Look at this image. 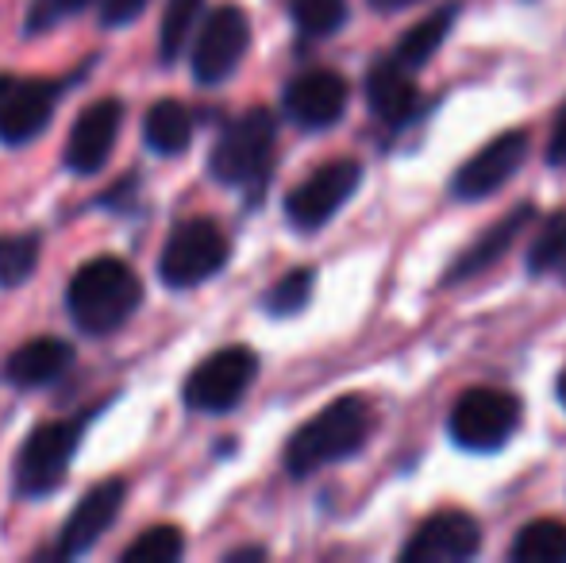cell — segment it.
Wrapping results in <instances>:
<instances>
[{
    "label": "cell",
    "instance_id": "1",
    "mask_svg": "<svg viewBox=\"0 0 566 563\" xmlns=\"http://www.w3.org/2000/svg\"><path fill=\"white\" fill-rule=\"evenodd\" d=\"M143 305V282L124 259L97 256L82 263L66 282V313L77 332L105 340L124 329Z\"/></svg>",
    "mask_w": 566,
    "mask_h": 563
},
{
    "label": "cell",
    "instance_id": "2",
    "mask_svg": "<svg viewBox=\"0 0 566 563\" xmlns=\"http://www.w3.org/2000/svg\"><path fill=\"white\" fill-rule=\"evenodd\" d=\"M105 406H90L74 417H54L35 425L12 459V498L15 502H43L59 494L70 479V467L77 459V448L85 440V428L101 417Z\"/></svg>",
    "mask_w": 566,
    "mask_h": 563
},
{
    "label": "cell",
    "instance_id": "3",
    "mask_svg": "<svg viewBox=\"0 0 566 563\" xmlns=\"http://www.w3.org/2000/svg\"><path fill=\"white\" fill-rule=\"evenodd\" d=\"M374 428V417H370V406L366 398L358 394H347V398H336L297 428L285 444V471L293 479H308V475L324 471L328 463H339V459L355 456L363 451L366 436Z\"/></svg>",
    "mask_w": 566,
    "mask_h": 563
},
{
    "label": "cell",
    "instance_id": "4",
    "mask_svg": "<svg viewBox=\"0 0 566 563\" xmlns=\"http://www.w3.org/2000/svg\"><path fill=\"white\" fill-rule=\"evenodd\" d=\"M274 147H277V116L270 108L254 105L247 113L231 116L220 128L209 150V174L228 189L259 197L262 186L274 174Z\"/></svg>",
    "mask_w": 566,
    "mask_h": 563
},
{
    "label": "cell",
    "instance_id": "5",
    "mask_svg": "<svg viewBox=\"0 0 566 563\" xmlns=\"http://www.w3.org/2000/svg\"><path fill=\"white\" fill-rule=\"evenodd\" d=\"M90 59L66 77H15L0 74V147H23L35 143L51 128L54 113H59L62 97L74 90L77 82L90 77Z\"/></svg>",
    "mask_w": 566,
    "mask_h": 563
},
{
    "label": "cell",
    "instance_id": "6",
    "mask_svg": "<svg viewBox=\"0 0 566 563\" xmlns=\"http://www.w3.org/2000/svg\"><path fill=\"white\" fill-rule=\"evenodd\" d=\"M231 259V243L224 228L209 217H189L170 228L163 251H158V279L166 290H197L217 279Z\"/></svg>",
    "mask_w": 566,
    "mask_h": 563
},
{
    "label": "cell",
    "instance_id": "7",
    "mask_svg": "<svg viewBox=\"0 0 566 563\" xmlns=\"http://www.w3.org/2000/svg\"><path fill=\"white\" fill-rule=\"evenodd\" d=\"M254 378H259V355L247 344H228L220 352L205 355L189 371L186 386H181V402H186L189 414H209V417L231 414L247 398Z\"/></svg>",
    "mask_w": 566,
    "mask_h": 563
},
{
    "label": "cell",
    "instance_id": "8",
    "mask_svg": "<svg viewBox=\"0 0 566 563\" xmlns=\"http://www.w3.org/2000/svg\"><path fill=\"white\" fill-rule=\"evenodd\" d=\"M521 398L497 386H474L451 409V440L470 451H497L521 428Z\"/></svg>",
    "mask_w": 566,
    "mask_h": 563
},
{
    "label": "cell",
    "instance_id": "9",
    "mask_svg": "<svg viewBox=\"0 0 566 563\" xmlns=\"http://www.w3.org/2000/svg\"><path fill=\"white\" fill-rule=\"evenodd\" d=\"M251 51V15L239 4H217L197 28L189 70L197 85H224Z\"/></svg>",
    "mask_w": 566,
    "mask_h": 563
},
{
    "label": "cell",
    "instance_id": "10",
    "mask_svg": "<svg viewBox=\"0 0 566 563\" xmlns=\"http://www.w3.org/2000/svg\"><path fill=\"white\" fill-rule=\"evenodd\" d=\"M127 502V482L124 479H101L77 498V505L70 510V518L62 521L59 541L51 544L39 556H54V560H82L105 541V533L119 521Z\"/></svg>",
    "mask_w": 566,
    "mask_h": 563
},
{
    "label": "cell",
    "instance_id": "11",
    "mask_svg": "<svg viewBox=\"0 0 566 563\" xmlns=\"http://www.w3.org/2000/svg\"><path fill=\"white\" fill-rule=\"evenodd\" d=\"M358 181H363V166L355 158H332L321 170L308 174L301 186L290 189V197H285V220L297 232H321L343 205L355 197Z\"/></svg>",
    "mask_w": 566,
    "mask_h": 563
},
{
    "label": "cell",
    "instance_id": "12",
    "mask_svg": "<svg viewBox=\"0 0 566 563\" xmlns=\"http://www.w3.org/2000/svg\"><path fill=\"white\" fill-rule=\"evenodd\" d=\"M124 116L127 105L119 97H101L93 105H85L70 124L66 143H62V166L74 178H90V174L105 170L119 139V128H124Z\"/></svg>",
    "mask_w": 566,
    "mask_h": 563
},
{
    "label": "cell",
    "instance_id": "13",
    "mask_svg": "<svg viewBox=\"0 0 566 563\" xmlns=\"http://www.w3.org/2000/svg\"><path fill=\"white\" fill-rule=\"evenodd\" d=\"M282 108L297 128L324 132L339 124L343 113H347V82H343V74L324 66L301 70L282 90Z\"/></svg>",
    "mask_w": 566,
    "mask_h": 563
},
{
    "label": "cell",
    "instance_id": "14",
    "mask_svg": "<svg viewBox=\"0 0 566 563\" xmlns=\"http://www.w3.org/2000/svg\"><path fill=\"white\" fill-rule=\"evenodd\" d=\"M482 552V525L462 510H440L409 536L401 563H467Z\"/></svg>",
    "mask_w": 566,
    "mask_h": 563
},
{
    "label": "cell",
    "instance_id": "15",
    "mask_svg": "<svg viewBox=\"0 0 566 563\" xmlns=\"http://www.w3.org/2000/svg\"><path fill=\"white\" fill-rule=\"evenodd\" d=\"M528 158V136L524 132H505V136L490 139L478 155H470L459 166L451 189L459 201H482V197L497 194Z\"/></svg>",
    "mask_w": 566,
    "mask_h": 563
},
{
    "label": "cell",
    "instance_id": "16",
    "mask_svg": "<svg viewBox=\"0 0 566 563\" xmlns=\"http://www.w3.org/2000/svg\"><path fill=\"white\" fill-rule=\"evenodd\" d=\"M77 347L62 336H35L23 340L4 363H0V383L12 386V390H46V386L62 383V378L74 371Z\"/></svg>",
    "mask_w": 566,
    "mask_h": 563
},
{
    "label": "cell",
    "instance_id": "17",
    "mask_svg": "<svg viewBox=\"0 0 566 563\" xmlns=\"http://www.w3.org/2000/svg\"><path fill=\"white\" fill-rule=\"evenodd\" d=\"M366 101H370L374 116L389 128H401L420 105V85L417 70H409L405 62H397L394 54L378 59L366 74Z\"/></svg>",
    "mask_w": 566,
    "mask_h": 563
},
{
    "label": "cell",
    "instance_id": "18",
    "mask_svg": "<svg viewBox=\"0 0 566 563\" xmlns=\"http://www.w3.org/2000/svg\"><path fill=\"white\" fill-rule=\"evenodd\" d=\"M197 113L178 97H158L143 116V147L158 158H178L193 147Z\"/></svg>",
    "mask_w": 566,
    "mask_h": 563
},
{
    "label": "cell",
    "instance_id": "19",
    "mask_svg": "<svg viewBox=\"0 0 566 563\" xmlns=\"http://www.w3.org/2000/svg\"><path fill=\"white\" fill-rule=\"evenodd\" d=\"M528 220H536V209H532V205H521V209H513L505 220H497L490 232L478 236V243H470V248L462 251L459 263H454L451 271H448V282L470 279V274H482L485 267L497 263V259L516 243V236L528 228Z\"/></svg>",
    "mask_w": 566,
    "mask_h": 563
},
{
    "label": "cell",
    "instance_id": "20",
    "mask_svg": "<svg viewBox=\"0 0 566 563\" xmlns=\"http://www.w3.org/2000/svg\"><path fill=\"white\" fill-rule=\"evenodd\" d=\"M205 0H166L163 23H158V62L174 66L186 54V46L193 43V31L201 23Z\"/></svg>",
    "mask_w": 566,
    "mask_h": 563
},
{
    "label": "cell",
    "instance_id": "21",
    "mask_svg": "<svg viewBox=\"0 0 566 563\" xmlns=\"http://www.w3.org/2000/svg\"><path fill=\"white\" fill-rule=\"evenodd\" d=\"M509 556H513V563H566V521H528L516 533Z\"/></svg>",
    "mask_w": 566,
    "mask_h": 563
},
{
    "label": "cell",
    "instance_id": "22",
    "mask_svg": "<svg viewBox=\"0 0 566 563\" xmlns=\"http://www.w3.org/2000/svg\"><path fill=\"white\" fill-rule=\"evenodd\" d=\"M43 256V232H0V290L31 282Z\"/></svg>",
    "mask_w": 566,
    "mask_h": 563
},
{
    "label": "cell",
    "instance_id": "23",
    "mask_svg": "<svg viewBox=\"0 0 566 563\" xmlns=\"http://www.w3.org/2000/svg\"><path fill=\"white\" fill-rule=\"evenodd\" d=\"M451 23H454V8H443V12L428 15V20H420L417 28H409L401 35V43H397L394 59L405 62L409 70H420L443 46V39H448Z\"/></svg>",
    "mask_w": 566,
    "mask_h": 563
},
{
    "label": "cell",
    "instance_id": "24",
    "mask_svg": "<svg viewBox=\"0 0 566 563\" xmlns=\"http://www.w3.org/2000/svg\"><path fill=\"white\" fill-rule=\"evenodd\" d=\"M285 8L305 39H328L347 23V0H285Z\"/></svg>",
    "mask_w": 566,
    "mask_h": 563
},
{
    "label": "cell",
    "instance_id": "25",
    "mask_svg": "<svg viewBox=\"0 0 566 563\" xmlns=\"http://www.w3.org/2000/svg\"><path fill=\"white\" fill-rule=\"evenodd\" d=\"M186 556V533L178 525H155L147 533H139L124 552L119 560L124 563H174Z\"/></svg>",
    "mask_w": 566,
    "mask_h": 563
},
{
    "label": "cell",
    "instance_id": "26",
    "mask_svg": "<svg viewBox=\"0 0 566 563\" xmlns=\"http://www.w3.org/2000/svg\"><path fill=\"white\" fill-rule=\"evenodd\" d=\"M313 285H316L313 267H297V271L282 274V279L270 285L266 298H262V309L270 316H297L313 301Z\"/></svg>",
    "mask_w": 566,
    "mask_h": 563
},
{
    "label": "cell",
    "instance_id": "27",
    "mask_svg": "<svg viewBox=\"0 0 566 563\" xmlns=\"http://www.w3.org/2000/svg\"><path fill=\"white\" fill-rule=\"evenodd\" d=\"M566 267V212H555L547 225H539L536 240L528 248V271L547 274Z\"/></svg>",
    "mask_w": 566,
    "mask_h": 563
},
{
    "label": "cell",
    "instance_id": "28",
    "mask_svg": "<svg viewBox=\"0 0 566 563\" xmlns=\"http://www.w3.org/2000/svg\"><path fill=\"white\" fill-rule=\"evenodd\" d=\"M97 0H31L28 15H23V39H39L46 31L62 28L66 20L82 15L85 8H93Z\"/></svg>",
    "mask_w": 566,
    "mask_h": 563
},
{
    "label": "cell",
    "instance_id": "29",
    "mask_svg": "<svg viewBox=\"0 0 566 563\" xmlns=\"http://www.w3.org/2000/svg\"><path fill=\"white\" fill-rule=\"evenodd\" d=\"M155 0H97V20L101 28L116 31V28H132Z\"/></svg>",
    "mask_w": 566,
    "mask_h": 563
},
{
    "label": "cell",
    "instance_id": "30",
    "mask_svg": "<svg viewBox=\"0 0 566 563\" xmlns=\"http://www.w3.org/2000/svg\"><path fill=\"white\" fill-rule=\"evenodd\" d=\"M135 186H139V174L132 170V174H127L124 181H119V186L105 189V194L97 197V209H124V205H127V201H132V197H135V194H132Z\"/></svg>",
    "mask_w": 566,
    "mask_h": 563
},
{
    "label": "cell",
    "instance_id": "31",
    "mask_svg": "<svg viewBox=\"0 0 566 563\" xmlns=\"http://www.w3.org/2000/svg\"><path fill=\"white\" fill-rule=\"evenodd\" d=\"M547 163L566 166V105H563V113L555 116V132H552V143H547Z\"/></svg>",
    "mask_w": 566,
    "mask_h": 563
},
{
    "label": "cell",
    "instance_id": "32",
    "mask_svg": "<svg viewBox=\"0 0 566 563\" xmlns=\"http://www.w3.org/2000/svg\"><path fill=\"white\" fill-rule=\"evenodd\" d=\"M412 4H420V0H370V8H378V12H401Z\"/></svg>",
    "mask_w": 566,
    "mask_h": 563
},
{
    "label": "cell",
    "instance_id": "33",
    "mask_svg": "<svg viewBox=\"0 0 566 563\" xmlns=\"http://www.w3.org/2000/svg\"><path fill=\"white\" fill-rule=\"evenodd\" d=\"M224 560H266V549H231Z\"/></svg>",
    "mask_w": 566,
    "mask_h": 563
},
{
    "label": "cell",
    "instance_id": "34",
    "mask_svg": "<svg viewBox=\"0 0 566 563\" xmlns=\"http://www.w3.org/2000/svg\"><path fill=\"white\" fill-rule=\"evenodd\" d=\"M559 398H563V406H566V371L559 375Z\"/></svg>",
    "mask_w": 566,
    "mask_h": 563
}]
</instances>
